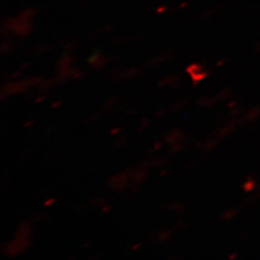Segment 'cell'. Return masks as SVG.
<instances>
[{"mask_svg":"<svg viewBox=\"0 0 260 260\" xmlns=\"http://www.w3.org/2000/svg\"><path fill=\"white\" fill-rule=\"evenodd\" d=\"M188 72L191 74V76L193 77L195 82L202 80L207 75V73L203 70V68L201 66H192V67H190Z\"/></svg>","mask_w":260,"mask_h":260,"instance_id":"6da1fadb","label":"cell"},{"mask_svg":"<svg viewBox=\"0 0 260 260\" xmlns=\"http://www.w3.org/2000/svg\"><path fill=\"white\" fill-rule=\"evenodd\" d=\"M235 213H236L235 210H230L229 212H226V213L223 215V218H224L225 220H230L231 218H233V216L235 215Z\"/></svg>","mask_w":260,"mask_h":260,"instance_id":"3957f363","label":"cell"},{"mask_svg":"<svg viewBox=\"0 0 260 260\" xmlns=\"http://www.w3.org/2000/svg\"><path fill=\"white\" fill-rule=\"evenodd\" d=\"M254 187H255V181H254V179H248L247 180V182L244 184V189L246 190V191H251V190H253L254 189Z\"/></svg>","mask_w":260,"mask_h":260,"instance_id":"7a4b0ae2","label":"cell"}]
</instances>
